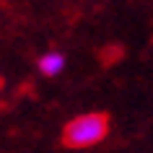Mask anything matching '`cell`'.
Returning a JSON list of instances; mask_svg holds the SVG:
<instances>
[{"label": "cell", "mask_w": 153, "mask_h": 153, "mask_svg": "<svg viewBox=\"0 0 153 153\" xmlns=\"http://www.w3.org/2000/svg\"><path fill=\"white\" fill-rule=\"evenodd\" d=\"M109 132V120L101 112H88L81 114L65 125L62 143L68 148H91V145L101 143Z\"/></svg>", "instance_id": "cell-1"}, {"label": "cell", "mask_w": 153, "mask_h": 153, "mask_svg": "<svg viewBox=\"0 0 153 153\" xmlns=\"http://www.w3.org/2000/svg\"><path fill=\"white\" fill-rule=\"evenodd\" d=\"M39 70L44 73V75H60V73L65 70V55L62 52H57V49H49V52H44V55L39 57Z\"/></svg>", "instance_id": "cell-2"}]
</instances>
